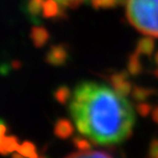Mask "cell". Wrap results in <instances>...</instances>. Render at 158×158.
<instances>
[{
  "instance_id": "6da1fadb",
  "label": "cell",
  "mask_w": 158,
  "mask_h": 158,
  "mask_svg": "<svg viewBox=\"0 0 158 158\" xmlns=\"http://www.w3.org/2000/svg\"><path fill=\"white\" fill-rule=\"evenodd\" d=\"M69 112L81 135L94 145H116L132 135L135 115L126 97L113 86L82 81L69 100Z\"/></svg>"
},
{
  "instance_id": "7a4b0ae2",
  "label": "cell",
  "mask_w": 158,
  "mask_h": 158,
  "mask_svg": "<svg viewBox=\"0 0 158 158\" xmlns=\"http://www.w3.org/2000/svg\"><path fill=\"white\" fill-rule=\"evenodd\" d=\"M125 13L138 32L158 37V0H125Z\"/></svg>"
},
{
  "instance_id": "3957f363",
  "label": "cell",
  "mask_w": 158,
  "mask_h": 158,
  "mask_svg": "<svg viewBox=\"0 0 158 158\" xmlns=\"http://www.w3.org/2000/svg\"><path fill=\"white\" fill-rule=\"evenodd\" d=\"M125 0H36L39 9H43L48 15H60L68 9H76L84 3H90L97 9H108L115 7Z\"/></svg>"
},
{
  "instance_id": "277c9868",
  "label": "cell",
  "mask_w": 158,
  "mask_h": 158,
  "mask_svg": "<svg viewBox=\"0 0 158 158\" xmlns=\"http://www.w3.org/2000/svg\"><path fill=\"white\" fill-rule=\"evenodd\" d=\"M54 134L58 138H62V139H67L70 136L74 134V126L73 123L69 121L68 118H58L56 122H55L54 125Z\"/></svg>"
},
{
  "instance_id": "5b68a950",
  "label": "cell",
  "mask_w": 158,
  "mask_h": 158,
  "mask_svg": "<svg viewBox=\"0 0 158 158\" xmlns=\"http://www.w3.org/2000/svg\"><path fill=\"white\" fill-rule=\"evenodd\" d=\"M20 143L17 136H2L0 137V154L1 155H8L17 151Z\"/></svg>"
},
{
  "instance_id": "8992f818",
  "label": "cell",
  "mask_w": 158,
  "mask_h": 158,
  "mask_svg": "<svg viewBox=\"0 0 158 158\" xmlns=\"http://www.w3.org/2000/svg\"><path fill=\"white\" fill-rule=\"evenodd\" d=\"M65 158H112L109 154L100 151H79L77 153H73Z\"/></svg>"
},
{
  "instance_id": "52a82bcc",
  "label": "cell",
  "mask_w": 158,
  "mask_h": 158,
  "mask_svg": "<svg viewBox=\"0 0 158 158\" xmlns=\"http://www.w3.org/2000/svg\"><path fill=\"white\" fill-rule=\"evenodd\" d=\"M17 152L21 155L25 156V157L29 158H40L39 155H37L36 148H35V145L32 144L31 142L25 141L23 142L22 144H20L19 147H18Z\"/></svg>"
},
{
  "instance_id": "ba28073f",
  "label": "cell",
  "mask_w": 158,
  "mask_h": 158,
  "mask_svg": "<svg viewBox=\"0 0 158 158\" xmlns=\"http://www.w3.org/2000/svg\"><path fill=\"white\" fill-rule=\"evenodd\" d=\"M70 97H72L70 89L65 86L59 87L56 91H55V99H56L60 104H66L67 102H69Z\"/></svg>"
},
{
  "instance_id": "9c48e42d",
  "label": "cell",
  "mask_w": 158,
  "mask_h": 158,
  "mask_svg": "<svg viewBox=\"0 0 158 158\" xmlns=\"http://www.w3.org/2000/svg\"><path fill=\"white\" fill-rule=\"evenodd\" d=\"M73 144H74L75 147L77 149H79V151H88V149H91L92 142L89 138L87 139V138H82V137H74Z\"/></svg>"
},
{
  "instance_id": "30bf717a",
  "label": "cell",
  "mask_w": 158,
  "mask_h": 158,
  "mask_svg": "<svg viewBox=\"0 0 158 158\" xmlns=\"http://www.w3.org/2000/svg\"><path fill=\"white\" fill-rule=\"evenodd\" d=\"M151 94H152V91L148 90V89L136 87L133 90L132 96H133L134 100H136V101H143V100H145L146 98H148V97L151 96Z\"/></svg>"
},
{
  "instance_id": "8fae6325",
  "label": "cell",
  "mask_w": 158,
  "mask_h": 158,
  "mask_svg": "<svg viewBox=\"0 0 158 158\" xmlns=\"http://www.w3.org/2000/svg\"><path fill=\"white\" fill-rule=\"evenodd\" d=\"M136 111L138 112L139 115H142L143 118H146L148 114L151 113L152 106L147 103H142L141 102V103H138L137 106H136Z\"/></svg>"
},
{
  "instance_id": "7c38bea8",
  "label": "cell",
  "mask_w": 158,
  "mask_h": 158,
  "mask_svg": "<svg viewBox=\"0 0 158 158\" xmlns=\"http://www.w3.org/2000/svg\"><path fill=\"white\" fill-rule=\"evenodd\" d=\"M148 157L149 158H157L158 157V139H153L149 145L148 151Z\"/></svg>"
},
{
  "instance_id": "4fadbf2b",
  "label": "cell",
  "mask_w": 158,
  "mask_h": 158,
  "mask_svg": "<svg viewBox=\"0 0 158 158\" xmlns=\"http://www.w3.org/2000/svg\"><path fill=\"white\" fill-rule=\"evenodd\" d=\"M8 128H9L8 124L3 121L2 118H0V137H2V136L6 135V132L8 131Z\"/></svg>"
},
{
  "instance_id": "5bb4252c",
  "label": "cell",
  "mask_w": 158,
  "mask_h": 158,
  "mask_svg": "<svg viewBox=\"0 0 158 158\" xmlns=\"http://www.w3.org/2000/svg\"><path fill=\"white\" fill-rule=\"evenodd\" d=\"M152 116H153V120L158 124V106H156L153 110V113H152Z\"/></svg>"
},
{
  "instance_id": "9a60e30c",
  "label": "cell",
  "mask_w": 158,
  "mask_h": 158,
  "mask_svg": "<svg viewBox=\"0 0 158 158\" xmlns=\"http://www.w3.org/2000/svg\"><path fill=\"white\" fill-rule=\"evenodd\" d=\"M12 158H29V157H25V156L21 155V154H15V155L12 156ZM40 158H45V157H40Z\"/></svg>"
},
{
  "instance_id": "2e32d148",
  "label": "cell",
  "mask_w": 158,
  "mask_h": 158,
  "mask_svg": "<svg viewBox=\"0 0 158 158\" xmlns=\"http://www.w3.org/2000/svg\"><path fill=\"white\" fill-rule=\"evenodd\" d=\"M156 76H157V77H158V72H157V73H156Z\"/></svg>"
},
{
  "instance_id": "e0dca14e",
  "label": "cell",
  "mask_w": 158,
  "mask_h": 158,
  "mask_svg": "<svg viewBox=\"0 0 158 158\" xmlns=\"http://www.w3.org/2000/svg\"><path fill=\"white\" fill-rule=\"evenodd\" d=\"M157 158H158V157H157Z\"/></svg>"
}]
</instances>
